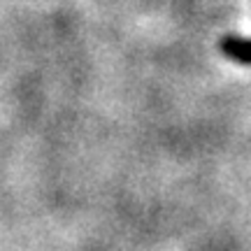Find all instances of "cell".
<instances>
[{"instance_id": "obj_1", "label": "cell", "mask_w": 251, "mask_h": 251, "mask_svg": "<svg viewBox=\"0 0 251 251\" xmlns=\"http://www.w3.org/2000/svg\"><path fill=\"white\" fill-rule=\"evenodd\" d=\"M219 49L226 58H230L235 63H242V65H251V40L249 37H240V35H226L219 42Z\"/></svg>"}]
</instances>
